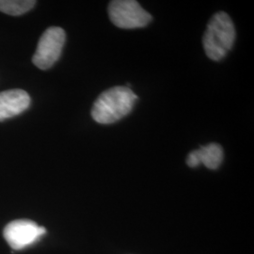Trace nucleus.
Segmentation results:
<instances>
[{
  "mask_svg": "<svg viewBox=\"0 0 254 254\" xmlns=\"http://www.w3.org/2000/svg\"><path fill=\"white\" fill-rule=\"evenodd\" d=\"M30 97L23 90L0 92V121L19 115L29 107Z\"/></svg>",
  "mask_w": 254,
  "mask_h": 254,
  "instance_id": "423d86ee",
  "label": "nucleus"
},
{
  "mask_svg": "<svg viewBox=\"0 0 254 254\" xmlns=\"http://www.w3.org/2000/svg\"><path fill=\"white\" fill-rule=\"evenodd\" d=\"M236 40L234 23L227 13L217 12L209 21L203 35V48L209 59L218 62L222 60Z\"/></svg>",
  "mask_w": 254,
  "mask_h": 254,
  "instance_id": "f03ea898",
  "label": "nucleus"
},
{
  "mask_svg": "<svg viewBox=\"0 0 254 254\" xmlns=\"http://www.w3.org/2000/svg\"><path fill=\"white\" fill-rule=\"evenodd\" d=\"M223 160L222 147L217 143H210L191 152L188 155L187 164L190 168H196L203 164L210 170H217Z\"/></svg>",
  "mask_w": 254,
  "mask_h": 254,
  "instance_id": "0eeeda50",
  "label": "nucleus"
},
{
  "mask_svg": "<svg viewBox=\"0 0 254 254\" xmlns=\"http://www.w3.org/2000/svg\"><path fill=\"white\" fill-rule=\"evenodd\" d=\"M36 1L32 0H0V11L17 16L32 9Z\"/></svg>",
  "mask_w": 254,
  "mask_h": 254,
  "instance_id": "6e6552de",
  "label": "nucleus"
},
{
  "mask_svg": "<svg viewBox=\"0 0 254 254\" xmlns=\"http://www.w3.org/2000/svg\"><path fill=\"white\" fill-rule=\"evenodd\" d=\"M109 15L116 27L125 29L146 27L152 21V16L134 0L111 1Z\"/></svg>",
  "mask_w": 254,
  "mask_h": 254,
  "instance_id": "7ed1b4c3",
  "label": "nucleus"
},
{
  "mask_svg": "<svg viewBox=\"0 0 254 254\" xmlns=\"http://www.w3.org/2000/svg\"><path fill=\"white\" fill-rule=\"evenodd\" d=\"M46 233V228L39 226L32 220L18 219L9 222L3 235L13 250H22L33 244Z\"/></svg>",
  "mask_w": 254,
  "mask_h": 254,
  "instance_id": "39448f33",
  "label": "nucleus"
},
{
  "mask_svg": "<svg viewBox=\"0 0 254 254\" xmlns=\"http://www.w3.org/2000/svg\"><path fill=\"white\" fill-rule=\"evenodd\" d=\"M65 39V31L62 27L47 28L39 41L32 63L41 70L51 68L61 57Z\"/></svg>",
  "mask_w": 254,
  "mask_h": 254,
  "instance_id": "20e7f679",
  "label": "nucleus"
},
{
  "mask_svg": "<svg viewBox=\"0 0 254 254\" xmlns=\"http://www.w3.org/2000/svg\"><path fill=\"white\" fill-rule=\"evenodd\" d=\"M136 99V93L129 87H113L101 93L96 99L91 116L101 125L113 124L131 112Z\"/></svg>",
  "mask_w": 254,
  "mask_h": 254,
  "instance_id": "f257e3e1",
  "label": "nucleus"
}]
</instances>
